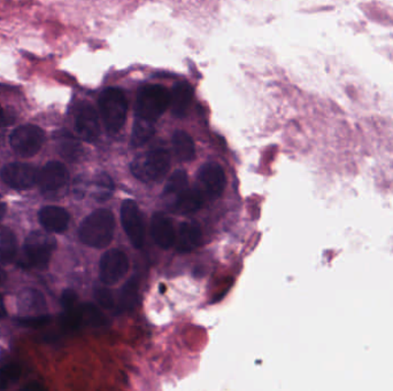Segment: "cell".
<instances>
[{"label": "cell", "mask_w": 393, "mask_h": 391, "mask_svg": "<svg viewBox=\"0 0 393 391\" xmlns=\"http://www.w3.org/2000/svg\"><path fill=\"white\" fill-rule=\"evenodd\" d=\"M68 180V171L61 162H48L42 170L39 171L38 184L43 192L50 193L60 189Z\"/></svg>", "instance_id": "cell-12"}, {"label": "cell", "mask_w": 393, "mask_h": 391, "mask_svg": "<svg viewBox=\"0 0 393 391\" xmlns=\"http://www.w3.org/2000/svg\"><path fill=\"white\" fill-rule=\"evenodd\" d=\"M99 109L106 128L112 133L119 131L124 126L128 113V102L120 89L109 87L102 93Z\"/></svg>", "instance_id": "cell-4"}, {"label": "cell", "mask_w": 393, "mask_h": 391, "mask_svg": "<svg viewBox=\"0 0 393 391\" xmlns=\"http://www.w3.org/2000/svg\"><path fill=\"white\" fill-rule=\"evenodd\" d=\"M82 324L100 327L106 324V318L93 304L81 305Z\"/></svg>", "instance_id": "cell-25"}, {"label": "cell", "mask_w": 393, "mask_h": 391, "mask_svg": "<svg viewBox=\"0 0 393 391\" xmlns=\"http://www.w3.org/2000/svg\"><path fill=\"white\" fill-rule=\"evenodd\" d=\"M188 186H189V182H188V175L185 171L176 170L169 177L168 182L165 186L163 195L174 197L176 200L178 195L182 194L185 189H188Z\"/></svg>", "instance_id": "cell-22"}, {"label": "cell", "mask_w": 393, "mask_h": 391, "mask_svg": "<svg viewBox=\"0 0 393 391\" xmlns=\"http://www.w3.org/2000/svg\"><path fill=\"white\" fill-rule=\"evenodd\" d=\"M137 297H139V280L131 278L122 288L119 308L121 309V311L130 310L134 308Z\"/></svg>", "instance_id": "cell-24"}, {"label": "cell", "mask_w": 393, "mask_h": 391, "mask_svg": "<svg viewBox=\"0 0 393 391\" xmlns=\"http://www.w3.org/2000/svg\"><path fill=\"white\" fill-rule=\"evenodd\" d=\"M75 128L77 135L83 141H89V143L96 141L97 138L99 137V117L92 106L85 104L78 109L77 115H76Z\"/></svg>", "instance_id": "cell-11"}, {"label": "cell", "mask_w": 393, "mask_h": 391, "mask_svg": "<svg viewBox=\"0 0 393 391\" xmlns=\"http://www.w3.org/2000/svg\"><path fill=\"white\" fill-rule=\"evenodd\" d=\"M201 228L197 223L193 221H184L178 230V236L175 240L176 242V249L180 253H189L193 249L197 248L200 245Z\"/></svg>", "instance_id": "cell-16"}, {"label": "cell", "mask_w": 393, "mask_h": 391, "mask_svg": "<svg viewBox=\"0 0 393 391\" xmlns=\"http://www.w3.org/2000/svg\"><path fill=\"white\" fill-rule=\"evenodd\" d=\"M5 280H6V273L0 268V285L3 284Z\"/></svg>", "instance_id": "cell-32"}, {"label": "cell", "mask_w": 393, "mask_h": 391, "mask_svg": "<svg viewBox=\"0 0 393 391\" xmlns=\"http://www.w3.org/2000/svg\"><path fill=\"white\" fill-rule=\"evenodd\" d=\"M169 106V93L160 85L141 87L136 102L137 117L156 122Z\"/></svg>", "instance_id": "cell-5"}, {"label": "cell", "mask_w": 393, "mask_h": 391, "mask_svg": "<svg viewBox=\"0 0 393 391\" xmlns=\"http://www.w3.org/2000/svg\"><path fill=\"white\" fill-rule=\"evenodd\" d=\"M193 89L188 83L176 84L169 93V107L175 117L182 119L193 102Z\"/></svg>", "instance_id": "cell-15"}, {"label": "cell", "mask_w": 393, "mask_h": 391, "mask_svg": "<svg viewBox=\"0 0 393 391\" xmlns=\"http://www.w3.org/2000/svg\"><path fill=\"white\" fill-rule=\"evenodd\" d=\"M7 120H9V119H7L6 113L4 111L3 107L0 106V128L6 126Z\"/></svg>", "instance_id": "cell-29"}, {"label": "cell", "mask_w": 393, "mask_h": 391, "mask_svg": "<svg viewBox=\"0 0 393 391\" xmlns=\"http://www.w3.org/2000/svg\"><path fill=\"white\" fill-rule=\"evenodd\" d=\"M55 243L53 236L46 232L33 231L24 241L22 264L26 268L46 269L55 249Z\"/></svg>", "instance_id": "cell-2"}, {"label": "cell", "mask_w": 393, "mask_h": 391, "mask_svg": "<svg viewBox=\"0 0 393 391\" xmlns=\"http://www.w3.org/2000/svg\"><path fill=\"white\" fill-rule=\"evenodd\" d=\"M151 234L160 248L169 249L175 245L174 225L171 219L162 212H156L151 221Z\"/></svg>", "instance_id": "cell-13"}, {"label": "cell", "mask_w": 393, "mask_h": 391, "mask_svg": "<svg viewBox=\"0 0 393 391\" xmlns=\"http://www.w3.org/2000/svg\"><path fill=\"white\" fill-rule=\"evenodd\" d=\"M16 236L9 227H0V265H6L16 258Z\"/></svg>", "instance_id": "cell-19"}, {"label": "cell", "mask_w": 393, "mask_h": 391, "mask_svg": "<svg viewBox=\"0 0 393 391\" xmlns=\"http://www.w3.org/2000/svg\"><path fill=\"white\" fill-rule=\"evenodd\" d=\"M21 368L18 364H9L0 370V390L6 389L11 383L20 379Z\"/></svg>", "instance_id": "cell-26"}, {"label": "cell", "mask_w": 393, "mask_h": 391, "mask_svg": "<svg viewBox=\"0 0 393 391\" xmlns=\"http://www.w3.org/2000/svg\"><path fill=\"white\" fill-rule=\"evenodd\" d=\"M114 215L107 209H98L82 221L78 236L85 245L92 248H104L114 236Z\"/></svg>", "instance_id": "cell-1"}, {"label": "cell", "mask_w": 393, "mask_h": 391, "mask_svg": "<svg viewBox=\"0 0 393 391\" xmlns=\"http://www.w3.org/2000/svg\"><path fill=\"white\" fill-rule=\"evenodd\" d=\"M205 192L201 188H189L178 195L175 200L176 211L183 215L193 214L204 206Z\"/></svg>", "instance_id": "cell-17"}, {"label": "cell", "mask_w": 393, "mask_h": 391, "mask_svg": "<svg viewBox=\"0 0 393 391\" xmlns=\"http://www.w3.org/2000/svg\"><path fill=\"white\" fill-rule=\"evenodd\" d=\"M171 167V156L165 148L146 152L131 163V172L141 182H156L165 176Z\"/></svg>", "instance_id": "cell-3"}, {"label": "cell", "mask_w": 393, "mask_h": 391, "mask_svg": "<svg viewBox=\"0 0 393 391\" xmlns=\"http://www.w3.org/2000/svg\"><path fill=\"white\" fill-rule=\"evenodd\" d=\"M39 223L50 233H63L70 224V216L61 206H48L38 214Z\"/></svg>", "instance_id": "cell-14"}, {"label": "cell", "mask_w": 393, "mask_h": 391, "mask_svg": "<svg viewBox=\"0 0 393 391\" xmlns=\"http://www.w3.org/2000/svg\"><path fill=\"white\" fill-rule=\"evenodd\" d=\"M173 148L181 161H193L195 156V147L193 138L186 132L176 131L173 136Z\"/></svg>", "instance_id": "cell-20"}, {"label": "cell", "mask_w": 393, "mask_h": 391, "mask_svg": "<svg viewBox=\"0 0 393 391\" xmlns=\"http://www.w3.org/2000/svg\"><path fill=\"white\" fill-rule=\"evenodd\" d=\"M96 299L99 303L100 307L106 309V310H112L114 308V297L113 294L111 293V290L107 288H98L95 293Z\"/></svg>", "instance_id": "cell-28"}, {"label": "cell", "mask_w": 393, "mask_h": 391, "mask_svg": "<svg viewBox=\"0 0 393 391\" xmlns=\"http://www.w3.org/2000/svg\"><path fill=\"white\" fill-rule=\"evenodd\" d=\"M6 314V308H5V304H4L3 296L0 295V318H5Z\"/></svg>", "instance_id": "cell-30"}, {"label": "cell", "mask_w": 393, "mask_h": 391, "mask_svg": "<svg viewBox=\"0 0 393 391\" xmlns=\"http://www.w3.org/2000/svg\"><path fill=\"white\" fill-rule=\"evenodd\" d=\"M55 141H57L58 150L63 158L72 162L76 161L81 156V143L70 132H58L55 135Z\"/></svg>", "instance_id": "cell-18"}, {"label": "cell", "mask_w": 393, "mask_h": 391, "mask_svg": "<svg viewBox=\"0 0 393 391\" xmlns=\"http://www.w3.org/2000/svg\"><path fill=\"white\" fill-rule=\"evenodd\" d=\"M198 180L205 194L212 197H217L222 194L227 184L225 170L215 162L206 163L199 169Z\"/></svg>", "instance_id": "cell-10"}, {"label": "cell", "mask_w": 393, "mask_h": 391, "mask_svg": "<svg viewBox=\"0 0 393 391\" xmlns=\"http://www.w3.org/2000/svg\"><path fill=\"white\" fill-rule=\"evenodd\" d=\"M5 214H6V204L0 202V221H3Z\"/></svg>", "instance_id": "cell-31"}, {"label": "cell", "mask_w": 393, "mask_h": 391, "mask_svg": "<svg viewBox=\"0 0 393 391\" xmlns=\"http://www.w3.org/2000/svg\"><path fill=\"white\" fill-rule=\"evenodd\" d=\"M129 269V260L124 251L111 249L102 255L99 264L100 279L105 285H114L124 278Z\"/></svg>", "instance_id": "cell-8"}, {"label": "cell", "mask_w": 393, "mask_h": 391, "mask_svg": "<svg viewBox=\"0 0 393 391\" xmlns=\"http://www.w3.org/2000/svg\"><path fill=\"white\" fill-rule=\"evenodd\" d=\"M51 321V318L45 314H41V316H21L16 319V323L23 327H29V329H39L43 326L48 325Z\"/></svg>", "instance_id": "cell-27"}, {"label": "cell", "mask_w": 393, "mask_h": 391, "mask_svg": "<svg viewBox=\"0 0 393 391\" xmlns=\"http://www.w3.org/2000/svg\"><path fill=\"white\" fill-rule=\"evenodd\" d=\"M154 122L152 121L144 120L141 117H137L134 124L131 133V145L134 147H141L154 135Z\"/></svg>", "instance_id": "cell-21"}, {"label": "cell", "mask_w": 393, "mask_h": 391, "mask_svg": "<svg viewBox=\"0 0 393 391\" xmlns=\"http://www.w3.org/2000/svg\"><path fill=\"white\" fill-rule=\"evenodd\" d=\"M20 309L31 312V311L42 310L45 307V302L42 294L33 290H26L18 299Z\"/></svg>", "instance_id": "cell-23"}, {"label": "cell", "mask_w": 393, "mask_h": 391, "mask_svg": "<svg viewBox=\"0 0 393 391\" xmlns=\"http://www.w3.org/2000/svg\"><path fill=\"white\" fill-rule=\"evenodd\" d=\"M44 132L33 124L18 126L11 135V146L13 150L23 158L36 155L44 143Z\"/></svg>", "instance_id": "cell-6"}, {"label": "cell", "mask_w": 393, "mask_h": 391, "mask_svg": "<svg viewBox=\"0 0 393 391\" xmlns=\"http://www.w3.org/2000/svg\"><path fill=\"white\" fill-rule=\"evenodd\" d=\"M121 221L131 245L135 248H141L144 245L145 228L141 211L135 201H124L121 206Z\"/></svg>", "instance_id": "cell-7"}, {"label": "cell", "mask_w": 393, "mask_h": 391, "mask_svg": "<svg viewBox=\"0 0 393 391\" xmlns=\"http://www.w3.org/2000/svg\"><path fill=\"white\" fill-rule=\"evenodd\" d=\"M39 171L27 163H9L1 170V180L9 187L28 189L38 182Z\"/></svg>", "instance_id": "cell-9"}]
</instances>
